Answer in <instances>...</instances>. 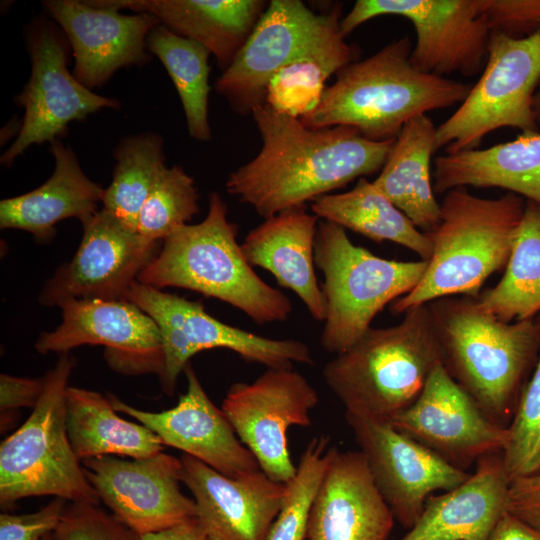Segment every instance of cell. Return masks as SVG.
<instances>
[{
	"mask_svg": "<svg viewBox=\"0 0 540 540\" xmlns=\"http://www.w3.org/2000/svg\"><path fill=\"white\" fill-rule=\"evenodd\" d=\"M252 115L262 147L226 189L264 219L381 171L395 141H372L348 126L308 128L265 103Z\"/></svg>",
	"mask_w": 540,
	"mask_h": 540,
	"instance_id": "obj_1",
	"label": "cell"
},
{
	"mask_svg": "<svg viewBox=\"0 0 540 540\" xmlns=\"http://www.w3.org/2000/svg\"><path fill=\"white\" fill-rule=\"evenodd\" d=\"M442 365L497 424L512 419L540 353V317L504 322L469 296L427 303Z\"/></svg>",
	"mask_w": 540,
	"mask_h": 540,
	"instance_id": "obj_2",
	"label": "cell"
},
{
	"mask_svg": "<svg viewBox=\"0 0 540 540\" xmlns=\"http://www.w3.org/2000/svg\"><path fill=\"white\" fill-rule=\"evenodd\" d=\"M412 48L403 36L341 68L301 123L312 129L348 126L369 140L386 141L417 115L461 104L472 85L417 70Z\"/></svg>",
	"mask_w": 540,
	"mask_h": 540,
	"instance_id": "obj_3",
	"label": "cell"
},
{
	"mask_svg": "<svg viewBox=\"0 0 540 540\" xmlns=\"http://www.w3.org/2000/svg\"><path fill=\"white\" fill-rule=\"evenodd\" d=\"M237 233V226L228 220L226 203L213 192L204 220L183 225L163 240L137 281L160 290L177 287L216 298L259 325L286 321L293 309L290 299L257 275Z\"/></svg>",
	"mask_w": 540,
	"mask_h": 540,
	"instance_id": "obj_4",
	"label": "cell"
},
{
	"mask_svg": "<svg viewBox=\"0 0 540 540\" xmlns=\"http://www.w3.org/2000/svg\"><path fill=\"white\" fill-rule=\"evenodd\" d=\"M440 205V222L427 232L432 245L427 269L392 303L395 314L443 297L478 298L485 281L506 267L525 208L514 193L488 199L464 187L446 192Z\"/></svg>",
	"mask_w": 540,
	"mask_h": 540,
	"instance_id": "obj_5",
	"label": "cell"
},
{
	"mask_svg": "<svg viewBox=\"0 0 540 540\" xmlns=\"http://www.w3.org/2000/svg\"><path fill=\"white\" fill-rule=\"evenodd\" d=\"M442 363L427 304L402 321L369 328L323 368L322 375L345 414L390 420L410 407Z\"/></svg>",
	"mask_w": 540,
	"mask_h": 540,
	"instance_id": "obj_6",
	"label": "cell"
},
{
	"mask_svg": "<svg viewBox=\"0 0 540 540\" xmlns=\"http://www.w3.org/2000/svg\"><path fill=\"white\" fill-rule=\"evenodd\" d=\"M341 5L318 14L300 0H272L245 45L215 83L231 107L249 114L264 104L275 73L299 61H317L337 73L358 52L340 29Z\"/></svg>",
	"mask_w": 540,
	"mask_h": 540,
	"instance_id": "obj_7",
	"label": "cell"
},
{
	"mask_svg": "<svg viewBox=\"0 0 540 540\" xmlns=\"http://www.w3.org/2000/svg\"><path fill=\"white\" fill-rule=\"evenodd\" d=\"M314 260L324 277L326 300L321 345L335 355L359 340L387 304L409 293L428 266L421 259L378 257L354 244L343 227L325 220L318 224Z\"/></svg>",
	"mask_w": 540,
	"mask_h": 540,
	"instance_id": "obj_8",
	"label": "cell"
},
{
	"mask_svg": "<svg viewBox=\"0 0 540 540\" xmlns=\"http://www.w3.org/2000/svg\"><path fill=\"white\" fill-rule=\"evenodd\" d=\"M76 364L60 354L44 376L42 396L27 420L0 445V505L10 508L23 498L60 497L99 505L66 429L65 394Z\"/></svg>",
	"mask_w": 540,
	"mask_h": 540,
	"instance_id": "obj_9",
	"label": "cell"
},
{
	"mask_svg": "<svg viewBox=\"0 0 540 540\" xmlns=\"http://www.w3.org/2000/svg\"><path fill=\"white\" fill-rule=\"evenodd\" d=\"M540 83V29L525 37L492 32L482 74L436 130V150L476 149L491 132L537 130L533 99Z\"/></svg>",
	"mask_w": 540,
	"mask_h": 540,
	"instance_id": "obj_10",
	"label": "cell"
},
{
	"mask_svg": "<svg viewBox=\"0 0 540 540\" xmlns=\"http://www.w3.org/2000/svg\"><path fill=\"white\" fill-rule=\"evenodd\" d=\"M125 299L136 304L157 324L164 356L159 378L162 390L173 395L178 376L195 354L224 348L267 368H293L313 364L310 348L302 341L272 339L223 323L208 314L198 301L164 292L138 281Z\"/></svg>",
	"mask_w": 540,
	"mask_h": 540,
	"instance_id": "obj_11",
	"label": "cell"
},
{
	"mask_svg": "<svg viewBox=\"0 0 540 540\" xmlns=\"http://www.w3.org/2000/svg\"><path fill=\"white\" fill-rule=\"evenodd\" d=\"M384 15L409 20L416 41L410 61L419 71L440 77H470L483 70L492 30L481 0H358L340 23L344 36Z\"/></svg>",
	"mask_w": 540,
	"mask_h": 540,
	"instance_id": "obj_12",
	"label": "cell"
},
{
	"mask_svg": "<svg viewBox=\"0 0 540 540\" xmlns=\"http://www.w3.org/2000/svg\"><path fill=\"white\" fill-rule=\"evenodd\" d=\"M317 390L293 368H267L250 383L230 386L221 409L239 440L271 480L289 482L296 474L288 448V429L312 424Z\"/></svg>",
	"mask_w": 540,
	"mask_h": 540,
	"instance_id": "obj_13",
	"label": "cell"
},
{
	"mask_svg": "<svg viewBox=\"0 0 540 540\" xmlns=\"http://www.w3.org/2000/svg\"><path fill=\"white\" fill-rule=\"evenodd\" d=\"M64 36L47 21H39L29 29L31 75L16 99L24 108V117L16 139L1 156L5 166L34 144L61 139L71 122L82 121L103 108L119 107L116 99L93 93L69 71Z\"/></svg>",
	"mask_w": 540,
	"mask_h": 540,
	"instance_id": "obj_14",
	"label": "cell"
},
{
	"mask_svg": "<svg viewBox=\"0 0 540 540\" xmlns=\"http://www.w3.org/2000/svg\"><path fill=\"white\" fill-rule=\"evenodd\" d=\"M58 307L62 321L39 335L34 345L38 353L63 354L82 345H103L105 360L114 371L162 376L159 328L136 304L127 299H71Z\"/></svg>",
	"mask_w": 540,
	"mask_h": 540,
	"instance_id": "obj_15",
	"label": "cell"
},
{
	"mask_svg": "<svg viewBox=\"0 0 540 540\" xmlns=\"http://www.w3.org/2000/svg\"><path fill=\"white\" fill-rule=\"evenodd\" d=\"M81 465L99 500L140 536L197 517L194 500L180 489V458L162 451L146 458L94 457Z\"/></svg>",
	"mask_w": 540,
	"mask_h": 540,
	"instance_id": "obj_16",
	"label": "cell"
},
{
	"mask_svg": "<svg viewBox=\"0 0 540 540\" xmlns=\"http://www.w3.org/2000/svg\"><path fill=\"white\" fill-rule=\"evenodd\" d=\"M372 478L395 520L410 529L435 491L463 483L470 472L453 467L389 420L345 414Z\"/></svg>",
	"mask_w": 540,
	"mask_h": 540,
	"instance_id": "obj_17",
	"label": "cell"
},
{
	"mask_svg": "<svg viewBox=\"0 0 540 540\" xmlns=\"http://www.w3.org/2000/svg\"><path fill=\"white\" fill-rule=\"evenodd\" d=\"M398 430L463 471L502 452L507 427L495 423L448 374L442 363L407 409L389 420Z\"/></svg>",
	"mask_w": 540,
	"mask_h": 540,
	"instance_id": "obj_18",
	"label": "cell"
},
{
	"mask_svg": "<svg viewBox=\"0 0 540 540\" xmlns=\"http://www.w3.org/2000/svg\"><path fill=\"white\" fill-rule=\"evenodd\" d=\"M82 226L75 255L40 291L39 301L45 306L58 307L71 299H125L159 251V242L127 230L102 208Z\"/></svg>",
	"mask_w": 540,
	"mask_h": 540,
	"instance_id": "obj_19",
	"label": "cell"
},
{
	"mask_svg": "<svg viewBox=\"0 0 540 540\" xmlns=\"http://www.w3.org/2000/svg\"><path fill=\"white\" fill-rule=\"evenodd\" d=\"M43 6L70 43L73 75L89 89L104 85L121 68L151 59L147 37L160 24L153 15H126L90 0H48Z\"/></svg>",
	"mask_w": 540,
	"mask_h": 540,
	"instance_id": "obj_20",
	"label": "cell"
},
{
	"mask_svg": "<svg viewBox=\"0 0 540 540\" xmlns=\"http://www.w3.org/2000/svg\"><path fill=\"white\" fill-rule=\"evenodd\" d=\"M187 390L165 411L150 412L107 394L115 411L128 415L154 432L165 446L181 450L221 474L238 478L260 470L250 450L209 398L191 363L184 369Z\"/></svg>",
	"mask_w": 540,
	"mask_h": 540,
	"instance_id": "obj_21",
	"label": "cell"
},
{
	"mask_svg": "<svg viewBox=\"0 0 540 540\" xmlns=\"http://www.w3.org/2000/svg\"><path fill=\"white\" fill-rule=\"evenodd\" d=\"M181 482L193 495L197 519L213 540H266L286 495V483L261 470L238 478L183 454Z\"/></svg>",
	"mask_w": 540,
	"mask_h": 540,
	"instance_id": "obj_22",
	"label": "cell"
},
{
	"mask_svg": "<svg viewBox=\"0 0 540 540\" xmlns=\"http://www.w3.org/2000/svg\"><path fill=\"white\" fill-rule=\"evenodd\" d=\"M394 520L363 453L337 449L311 506L307 540H388Z\"/></svg>",
	"mask_w": 540,
	"mask_h": 540,
	"instance_id": "obj_23",
	"label": "cell"
},
{
	"mask_svg": "<svg viewBox=\"0 0 540 540\" xmlns=\"http://www.w3.org/2000/svg\"><path fill=\"white\" fill-rule=\"evenodd\" d=\"M509 483L501 452L481 457L463 483L428 497L400 540H488L507 513Z\"/></svg>",
	"mask_w": 540,
	"mask_h": 540,
	"instance_id": "obj_24",
	"label": "cell"
},
{
	"mask_svg": "<svg viewBox=\"0 0 540 540\" xmlns=\"http://www.w3.org/2000/svg\"><path fill=\"white\" fill-rule=\"evenodd\" d=\"M117 11L153 15L170 31L214 55L225 71L247 42L268 4L262 0H91Z\"/></svg>",
	"mask_w": 540,
	"mask_h": 540,
	"instance_id": "obj_25",
	"label": "cell"
},
{
	"mask_svg": "<svg viewBox=\"0 0 540 540\" xmlns=\"http://www.w3.org/2000/svg\"><path fill=\"white\" fill-rule=\"evenodd\" d=\"M319 218L305 206L284 210L252 229L241 248L251 266L270 272L292 290L318 321L326 317V300L315 273L314 248Z\"/></svg>",
	"mask_w": 540,
	"mask_h": 540,
	"instance_id": "obj_26",
	"label": "cell"
},
{
	"mask_svg": "<svg viewBox=\"0 0 540 540\" xmlns=\"http://www.w3.org/2000/svg\"><path fill=\"white\" fill-rule=\"evenodd\" d=\"M50 146L55 159L52 175L36 189L0 202L1 229L23 230L48 241L60 221L77 218L83 225L99 211L105 189L86 176L74 151L61 139Z\"/></svg>",
	"mask_w": 540,
	"mask_h": 540,
	"instance_id": "obj_27",
	"label": "cell"
},
{
	"mask_svg": "<svg viewBox=\"0 0 540 540\" xmlns=\"http://www.w3.org/2000/svg\"><path fill=\"white\" fill-rule=\"evenodd\" d=\"M488 148L445 153L434 160L433 189L446 193L472 186L501 188L540 206V132Z\"/></svg>",
	"mask_w": 540,
	"mask_h": 540,
	"instance_id": "obj_28",
	"label": "cell"
},
{
	"mask_svg": "<svg viewBox=\"0 0 540 540\" xmlns=\"http://www.w3.org/2000/svg\"><path fill=\"white\" fill-rule=\"evenodd\" d=\"M436 130L426 114L410 119L395 138L385 165L373 181L425 233L432 231L441 218V205L436 200L431 175Z\"/></svg>",
	"mask_w": 540,
	"mask_h": 540,
	"instance_id": "obj_29",
	"label": "cell"
},
{
	"mask_svg": "<svg viewBox=\"0 0 540 540\" xmlns=\"http://www.w3.org/2000/svg\"><path fill=\"white\" fill-rule=\"evenodd\" d=\"M66 429L80 461L100 456L146 458L164 450L161 439L144 425L117 415L108 397L68 386Z\"/></svg>",
	"mask_w": 540,
	"mask_h": 540,
	"instance_id": "obj_30",
	"label": "cell"
},
{
	"mask_svg": "<svg viewBox=\"0 0 540 540\" xmlns=\"http://www.w3.org/2000/svg\"><path fill=\"white\" fill-rule=\"evenodd\" d=\"M311 211L319 219L350 229L376 242L391 241L429 261L432 245L427 233L419 230L373 183L359 178L346 192L327 194L312 201Z\"/></svg>",
	"mask_w": 540,
	"mask_h": 540,
	"instance_id": "obj_31",
	"label": "cell"
},
{
	"mask_svg": "<svg viewBox=\"0 0 540 540\" xmlns=\"http://www.w3.org/2000/svg\"><path fill=\"white\" fill-rule=\"evenodd\" d=\"M477 300L504 322L540 314V206L527 201L501 280Z\"/></svg>",
	"mask_w": 540,
	"mask_h": 540,
	"instance_id": "obj_32",
	"label": "cell"
},
{
	"mask_svg": "<svg viewBox=\"0 0 540 540\" xmlns=\"http://www.w3.org/2000/svg\"><path fill=\"white\" fill-rule=\"evenodd\" d=\"M147 50L158 57L177 90L185 113L189 135L208 141L209 56L200 43L182 37L158 24L147 37Z\"/></svg>",
	"mask_w": 540,
	"mask_h": 540,
	"instance_id": "obj_33",
	"label": "cell"
},
{
	"mask_svg": "<svg viewBox=\"0 0 540 540\" xmlns=\"http://www.w3.org/2000/svg\"><path fill=\"white\" fill-rule=\"evenodd\" d=\"M114 158L113 178L104 191L102 209L136 232L139 212L166 168L163 140L154 133L126 137L116 147Z\"/></svg>",
	"mask_w": 540,
	"mask_h": 540,
	"instance_id": "obj_34",
	"label": "cell"
},
{
	"mask_svg": "<svg viewBox=\"0 0 540 540\" xmlns=\"http://www.w3.org/2000/svg\"><path fill=\"white\" fill-rule=\"evenodd\" d=\"M336 451L326 435L315 437L308 443L295 476L286 483L283 506L266 540H307L311 506Z\"/></svg>",
	"mask_w": 540,
	"mask_h": 540,
	"instance_id": "obj_35",
	"label": "cell"
},
{
	"mask_svg": "<svg viewBox=\"0 0 540 540\" xmlns=\"http://www.w3.org/2000/svg\"><path fill=\"white\" fill-rule=\"evenodd\" d=\"M199 195L194 179L178 165L166 167L145 200L136 232L160 242L199 212Z\"/></svg>",
	"mask_w": 540,
	"mask_h": 540,
	"instance_id": "obj_36",
	"label": "cell"
},
{
	"mask_svg": "<svg viewBox=\"0 0 540 540\" xmlns=\"http://www.w3.org/2000/svg\"><path fill=\"white\" fill-rule=\"evenodd\" d=\"M507 431L501 453L509 481L540 469V353L534 372L520 393Z\"/></svg>",
	"mask_w": 540,
	"mask_h": 540,
	"instance_id": "obj_37",
	"label": "cell"
},
{
	"mask_svg": "<svg viewBox=\"0 0 540 540\" xmlns=\"http://www.w3.org/2000/svg\"><path fill=\"white\" fill-rule=\"evenodd\" d=\"M332 74L336 73L317 61L292 63L270 79L264 103L279 113L300 119L318 106L325 82Z\"/></svg>",
	"mask_w": 540,
	"mask_h": 540,
	"instance_id": "obj_38",
	"label": "cell"
},
{
	"mask_svg": "<svg viewBox=\"0 0 540 540\" xmlns=\"http://www.w3.org/2000/svg\"><path fill=\"white\" fill-rule=\"evenodd\" d=\"M51 540H141V536L97 504L68 502Z\"/></svg>",
	"mask_w": 540,
	"mask_h": 540,
	"instance_id": "obj_39",
	"label": "cell"
},
{
	"mask_svg": "<svg viewBox=\"0 0 540 540\" xmlns=\"http://www.w3.org/2000/svg\"><path fill=\"white\" fill-rule=\"evenodd\" d=\"M492 32L525 37L540 29V0H481Z\"/></svg>",
	"mask_w": 540,
	"mask_h": 540,
	"instance_id": "obj_40",
	"label": "cell"
},
{
	"mask_svg": "<svg viewBox=\"0 0 540 540\" xmlns=\"http://www.w3.org/2000/svg\"><path fill=\"white\" fill-rule=\"evenodd\" d=\"M68 501L54 497L41 509L26 514H0V540H42L59 525Z\"/></svg>",
	"mask_w": 540,
	"mask_h": 540,
	"instance_id": "obj_41",
	"label": "cell"
},
{
	"mask_svg": "<svg viewBox=\"0 0 540 540\" xmlns=\"http://www.w3.org/2000/svg\"><path fill=\"white\" fill-rule=\"evenodd\" d=\"M507 512L540 533V469L510 481Z\"/></svg>",
	"mask_w": 540,
	"mask_h": 540,
	"instance_id": "obj_42",
	"label": "cell"
},
{
	"mask_svg": "<svg viewBox=\"0 0 540 540\" xmlns=\"http://www.w3.org/2000/svg\"><path fill=\"white\" fill-rule=\"evenodd\" d=\"M45 385L44 377L25 378L2 373L0 375L1 413L22 407L34 408Z\"/></svg>",
	"mask_w": 540,
	"mask_h": 540,
	"instance_id": "obj_43",
	"label": "cell"
},
{
	"mask_svg": "<svg viewBox=\"0 0 540 540\" xmlns=\"http://www.w3.org/2000/svg\"><path fill=\"white\" fill-rule=\"evenodd\" d=\"M488 540H540V533L507 512Z\"/></svg>",
	"mask_w": 540,
	"mask_h": 540,
	"instance_id": "obj_44",
	"label": "cell"
},
{
	"mask_svg": "<svg viewBox=\"0 0 540 540\" xmlns=\"http://www.w3.org/2000/svg\"><path fill=\"white\" fill-rule=\"evenodd\" d=\"M208 536L202 524L196 518L161 530L141 536V540H207Z\"/></svg>",
	"mask_w": 540,
	"mask_h": 540,
	"instance_id": "obj_45",
	"label": "cell"
},
{
	"mask_svg": "<svg viewBox=\"0 0 540 540\" xmlns=\"http://www.w3.org/2000/svg\"><path fill=\"white\" fill-rule=\"evenodd\" d=\"M533 111H534L535 121L537 125L540 126V83L534 95Z\"/></svg>",
	"mask_w": 540,
	"mask_h": 540,
	"instance_id": "obj_46",
	"label": "cell"
},
{
	"mask_svg": "<svg viewBox=\"0 0 540 540\" xmlns=\"http://www.w3.org/2000/svg\"><path fill=\"white\" fill-rule=\"evenodd\" d=\"M42 540H51V534L45 536Z\"/></svg>",
	"mask_w": 540,
	"mask_h": 540,
	"instance_id": "obj_47",
	"label": "cell"
},
{
	"mask_svg": "<svg viewBox=\"0 0 540 540\" xmlns=\"http://www.w3.org/2000/svg\"><path fill=\"white\" fill-rule=\"evenodd\" d=\"M207 540H213V539H211V538H209V537H208V539H207Z\"/></svg>",
	"mask_w": 540,
	"mask_h": 540,
	"instance_id": "obj_48",
	"label": "cell"
}]
</instances>
